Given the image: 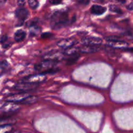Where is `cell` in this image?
<instances>
[{"label":"cell","mask_w":133,"mask_h":133,"mask_svg":"<svg viewBox=\"0 0 133 133\" xmlns=\"http://www.w3.org/2000/svg\"><path fill=\"white\" fill-rule=\"evenodd\" d=\"M51 27L53 29H59L64 27L68 22V14L66 11H55L51 16Z\"/></svg>","instance_id":"obj_1"},{"label":"cell","mask_w":133,"mask_h":133,"mask_svg":"<svg viewBox=\"0 0 133 133\" xmlns=\"http://www.w3.org/2000/svg\"><path fill=\"white\" fill-rule=\"evenodd\" d=\"M46 79V76L42 74H36V75H29L23 79V82H27V83H33V84H38L44 81Z\"/></svg>","instance_id":"obj_2"},{"label":"cell","mask_w":133,"mask_h":133,"mask_svg":"<svg viewBox=\"0 0 133 133\" xmlns=\"http://www.w3.org/2000/svg\"><path fill=\"white\" fill-rule=\"evenodd\" d=\"M30 95L27 93L15 94L10 95L6 97V101L9 103H22Z\"/></svg>","instance_id":"obj_3"},{"label":"cell","mask_w":133,"mask_h":133,"mask_svg":"<svg viewBox=\"0 0 133 133\" xmlns=\"http://www.w3.org/2000/svg\"><path fill=\"white\" fill-rule=\"evenodd\" d=\"M102 42V39L96 36H87L81 40L82 44L85 45H99Z\"/></svg>","instance_id":"obj_4"},{"label":"cell","mask_w":133,"mask_h":133,"mask_svg":"<svg viewBox=\"0 0 133 133\" xmlns=\"http://www.w3.org/2000/svg\"><path fill=\"white\" fill-rule=\"evenodd\" d=\"M77 42V40L74 38H64L59 40L57 43V45L60 48L66 49L74 46Z\"/></svg>","instance_id":"obj_5"},{"label":"cell","mask_w":133,"mask_h":133,"mask_svg":"<svg viewBox=\"0 0 133 133\" xmlns=\"http://www.w3.org/2000/svg\"><path fill=\"white\" fill-rule=\"evenodd\" d=\"M38 86V84H33V83H27V82H22V83H18L14 87L16 90L20 91H29L36 88Z\"/></svg>","instance_id":"obj_6"},{"label":"cell","mask_w":133,"mask_h":133,"mask_svg":"<svg viewBox=\"0 0 133 133\" xmlns=\"http://www.w3.org/2000/svg\"><path fill=\"white\" fill-rule=\"evenodd\" d=\"M55 64L56 62H54V61H44L40 63L36 64V65H35V69L37 71H40L42 70H48L51 68H53L54 66H55Z\"/></svg>","instance_id":"obj_7"},{"label":"cell","mask_w":133,"mask_h":133,"mask_svg":"<svg viewBox=\"0 0 133 133\" xmlns=\"http://www.w3.org/2000/svg\"><path fill=\"white\" fill-rule=\"evenodd\" d=\"M64 55L63 53L60 52H50L44 57V61H50L57 62L58 61L63 59Z\"/></svg>","instance_id":"obj_8"},{"label":"cell","mask_w":133,"mask_h":133,"mask_svg":"<svg viewBox=\"0 0 133 133\" xmlns=\"http://www.w3.org/2000/svg\"><path fill=\"white\" fill-rule=\"evenodd\" d=\"M1 110L6 114H14L19 109V106L16 104L8 102L1 107Z\"/></svg>","instance_id":"obj_9"},{"label":"cell","mask_w":133,"mask_h":133,"mask_svg":"<svg viewBox=\"0 0 133 133\" xmlns=\"http://www.w3.org/2000/svg\"><path fill=\"white\" fill-rule=\"evenodd\" d=\"M108 45H109V46L113 48H116V49H125L128 47V43L118 39V40H114V41L108 42Z\"/></svg>","instance_id":"obj_10"},{"label":"cell","mask_w":133,"mask_h":133,"mask_svg":"<svg viewBox=\"0 0 133 133\" xmlns=\"http://www.w3.org/2000/svg\"><path fill=\"white\" fill-rule=\"evenodd\" d=\"M101 49L99 45H85L79 48V51L84 53H93L98 52Z\"/></svg>","instance_id":"obj_11"},{"label":"cell","mask_w":133,"mask_h":133,"mask_svg":"<svg viewBox=\"0 0 133 133\" xmlns=\"http://www.w3.org/2000/svg\"><path fill=\"white\" fill-rule=\"evenodd\" d=\"M15 15L20 22H23L28 17L29 12L25 8L20 7L16 9V10L15 11Z\"/></svg>","instance_id":"obj_12"},{"label":"cell","mask_w":133,"mask_h":133,"mask_svg":"<svg viewBox=\"0 0 133 133\" xmlns=\"http://www.w3.org/2000/svg\"><path fill=\"white\" fill-rule=\"evenodd\" d=\"M106 11V8L101 5H94L91 7V12L95 15H101Z\"/></svg>","instance_id":"obj_13"},{"label":"cell","mask_w":133,"mask_h":133,"mask_svg":"<svg viewBox=\"0 0 133 133\" xmlns=\"http://www.w3.org/2000/svg\"><path fill=\"white\" fill-rule=\"evenodd\" d=\"M78 51H79V48H77V47H71V48H68V49H66L64 51L63 53L64 55H68V56H73L77 54Z\"/></svg>","instance_id":"obj_14"},{"label":"cell","mask_w":133,"mask_h":133,"mask_svg":"<svg viewBox=\"0 0 133 133\" xmlns=\"http://www.w3.org/2000/svg\"><path fill=\"white\" fill-rule=\"evenodd\" d=\"M41 28L37 25L29 27V35L31 36H36L40 33Z\"/></svg>","instance_id":"obj_15"},{"label":"cell","mask_w":133,"mask_h":133,"mask_svg":"<svg viewBox=\"0 0 133 133\" xmlns=\"http://www.w3.org/2000/svg\"><path fill=\"white\" fill-rule=\"evenodd\" d=\"M26 33L23 30H18L14 34V40L16 42H21L25 38Z\"/></svg>","instance_id":"obj_16"},{"label":"cell","mask_w":133,"mask_h":133,"mask_svg":"<svg viewBox=\"0 0 133 133\" xmlns=\"http://www.w3.org/2000/svg\"><path fill=\"white\" fill-rule=\"evenodd\" d=\"M79 57H80V56H79V54L75 55H73V56H70V57H69V58L67 59V61H66V64L67 65L74 64L76 63L77 61L79 60Z\"/></svg>","instance_id":"obj_17"},{"label":"cell","mask_w":133,"mask_h":133,"mask_svg":"<svg viewBox=\"0 0 133 133\" xmlns=\"http://www.w3.org/2000/svg\"><path fill=\"white\" fill-rule=\"evenodd\" d=\"M38 101V97L35 96H29L28 97L23 100L22 103L23 104H33Z\"/></svg>","instance_id":"obj_18"},{"label":"cell","mask_w":133,"mask_h":133,"mask_svg":"<svg viewBox=\"0 0 133 133\" xmlns=\"http://www.w3.org/2000/svg\"><path fill=\"white\" fill-rule=\"evenodd\" d=\"M12 130V127L10 125H3L0 126V133H8Z\"/></svg>","instance_id":"obj_19"},{"label":"cell","mask_w":133,"mask_h":133,"mask_svg":"<svg viewBox=\"0 0 133 133\" xmlns=\"http://www.w3.org/2000/svg\"><path fill=\"white\" fill-rule=\"evenodd\" d=\"M109 10L112 12L117 13V14H122L123 13L122 9H119L118 6H117L115 5H110L109 6Z\"/></svg>","instance_id":"obj_20"},{"label":"cell","mask_w":133,"mask_h":133,"mask_svg":"<svg viewBox=\"0 0 133 133\" xmlns=\"http://www.w3.org/2000/svg\"><path fill=\"white\" fill-rule=\"evenodd\" d=\"M28 3L29 6L32 9H37L39 5L38 2L37 1H35V0H30V1H28Z\"/></svg>","instance_id":"obj_21"},{"label":"cell","mask_w":133,"mask_h":133,"mask_svg":"<svg viewBox=\"0 0 133 133\" xmlns=\"http://www.w3.org/2000/svg\"><path fill=\"white\" fill-rule=\"evenodd\" d=\"M57 71H58V70H57V69H55V68H51L49 69V70H45V71H43L42 74H44V75H45V74H53L57 73Z\"/></svg>","instance_id":"obj_22"},{"label":"cell","mask_w":133,"mask_h":133,"mask_svg":"<svg viewBox=\"0 0 133 133\" xmlns=\"http://www.w3.org/2000/svg\"><path fill=\"white\" fill-rule=\"evenodd\" d=\"M9 66V64H8L7 61H0V68L5 69Z\"/></svg>","instance_id":"obj_23"},{"label":"cell","mask_w":133,"mask_h":133,"mask_svg":"<svg viewBox=\"0 0 133 133\" xmlns=\"http://www.w3.org/2000/svg\"><path fill=\"white\" fill-rule=\"evenodd\" d=\"M51 36H53V35L50 32H44L41 35V37L43 38H49L51 37Z\"/></svg>","instance_id":"obj_24"},{"label":"cell","mask_w":133,"mask_h":133,"mask_svg":"<svg viewBox=\"0 0 133 133\" xmlns=\"http://www.w3.org/2000/svg\"><path fill=\"white\" fill-rule=\"evenodd\" d=\"M7 39H8L7 36H6V35H3V36H1L0 41H1V43L4 44V43L6 42V40H7Z\"/></svg>","instance_id":"obj_25"},{"label":"cell","mask_w":133,"mask_h":133,"mask_svg":"<svg viewBox=\"0 0 133 133\" xmlns=\"http://www.w3.org/2000/svg\"><path fill=\"white\" fill-rule=\"evenodd\" d=\"M126 8L129 10H133V3H131L128 5H127Z\"/></svg>","instance_id":"obj_26"},{"label":"cell","mask_w":133,"mask_h":133,"mask_svg":"<svg viewBox=\"0 0 133 133\" xmlns=\"http://www.w3.org/2000/svg\"><path fill=\"white\" fill-rule=\"evenodd\" d=\"M17 3H18V5H19V6H23L25 5V1H18V2H17Z\"/></svg>","instance_id":"obj_27"},{"label":"cell","mask_w":133,"mask_h":133,"mask_svg":"<svg viewBox=\"0 0 133 133\" xmlns=\"http://www.w3.org/2000/svg\"><path fill=\"white\" fill-rule=\"evenodd\" d=\"M49 2L53 5H58L61 3V1H49Z\"/></svg>","instance_id":"obj_28"},{"label":"cell","mask_w":133,"mask_h":133,"mask_svg":"<svg viewBox=\"0 0 133 133\" xmlns=\"http://www.w3.org/2000/svg\"><path fill=\"white\" fill-rule=\"evenodd\" d=\"M126 51H128L131 52V53H133V48H126L125 49Z\"/></svg>","instance_id":"obj_29"},{"label":"cell","mask_w":133,"mask_h":133,"mask_svg":"<svg viewBox=\"0 0 133 133\" xmlns=\"http://www.w3.org/2000/svg\"><path fill=\"white\" fill-rule=\"evenodd\" d=\"M6 3V1H0V5H3Z\"/></svg>","instance_id":"obj_30"},{"label":"cell","mask_w":133,"mask_h":133,"mask_svg":"<svg viewBox=\"0 0 133 133\" xmlns=\"http://www.w3.org/2000/svg\"><path fill=\"white\" fill-rule=\"evenodd\" d=\"M79 3H86V4H87V3H89V1H79Z\"/></svg>","instance_id":"obj_31"}]
</instances>
